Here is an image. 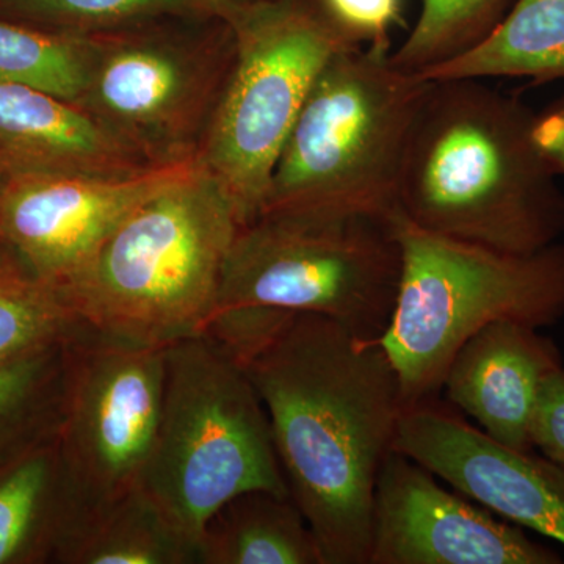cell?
I'll list each match as a JSON object with an SVG mask.
<instances>
[{"mask_svg":"<svg viewBox=\"0 0 564 564\" xmlns=\"http://www.w3.org/2000/svg\"><path fill=\"white\" fill-rule=\"evenodd\" d=\"M140 486L198 541L210 516L239 494L291 496L261 397L207 337L166 347L161 425Z\"/></svg>","mask_w":564,"mask_h":564,"instance_id":"cell-7","label":"cell"},{"mask_svg":"<svg viewBox=\"0 0 564 564\" xmlns=\"http://www.w3.org/2000/svg\"><path fill=\"white\" fill-rule=\"evenodd\" d=\"M432 80L355 47L322 70L274 163L259 217L400 212L404 155Z\"/></svg>","mask_w":564,"mask_h":564,"instance_id":"cell-5","label":"cell"},{"mask_svg":"<svg viewBox=\"0 0 564 564\" xmlns=\"http://www.w3.org/2000/svg\"><path fill=\"white\" fill-rule=\"evenodd\" d=\"M402 278L391 322L378 339L400 378L404 406L432 402L456 351L494 322L533 328L564 318V243L511 254L392 218Z\"/></svg>","mask_w":564,"mask_h":564,"instance_id":"cell-6","label":"cell"},{"mask_svg":"<svg viewBox=\"0 0 564 564\" xmlns=\"http://www.w3.org/2000/svg\"><path fill=\"white\" fill-rule=\"evenodd\" d=\"M229 24L236 57L198 162L245 226L261 212L274 163L322 70L340 52L362 46L317 0H258Z\"/></svg>","mask_w":564,"mask_h":564,"instance_id":"cell-8","label":"cell"},{"mask_svg":"<svg viewBox=\"0 0 564 564\" xmlns=\"http://www.w3.org/2000/svg\"><path fill=\"white\" fill-rule=\"evenodd\" d=\"M514 0H422L413 31L391 52L395 68L421 74L454 61L491 35Z\"/></svg>","mask_w":564,"mask_h":564,"instance_id":"cell-23","label":"cell"},{"mask_svg":"<svg viewBox=\"0 0 564 564\" xmlns=\"http://www.w3.org/2000/svg\"><path fill=\"white\" fill-rule=\"evenodd\" d=\"M65 343L0 364V467L57 436L65 391Z\"/></svg>","mask_w":564,"mask_h":564,"instance_id":"cell-21","label":"cell"},{"mask_svg":"<svg viewBox=\"0 0 564 564\" xmlns=\"http://www.w3.org/2000/svg\"><path fill=\"white\" fill-rule=\"evenodd\" d=\"M61 563L199 564V541L139 485L93 507Z\"/></svg>","mask_w":564,"mask_h":564,"instance_id":"cell-18","label":"cell"},{"mask_svg":"<svg viewBox=\"0 0 564 564\" xmlns=\"http://www.w3.org/2000/svg\"><path fill=\"white\" fill-rule=\"evenodd\" d=\"M199 564H323L291 496L254 489L221 505L199 536Z\"/></svg>","mask_w":564,"mask_h":564,"instance_id":"cell-17","label":"cell"},{"mask_svg":"<svg viewBox=\"0 0 564 564\" xmlns=\"http://www.w3.org/2000/svg\"><path fill=\"white\" fill-rule=\"evenodd\" d=\"M560 367L562 352L540 328L494 322L456 351L441 391L494 440L533 451L538 397L545 378Z\"/></svg>","mask_w":564,"mask_h":564,"instance_id":"cell-14","label":"cell"},{"mask_svg":"<svg viewBox=\"0 0 564 564\" xmlns=\"http://www.w3.org/2000/svg\"><path fill=\"white\" fill-rule=\"evenodd\" d=\"M82 325L61 292L32 274L0 280V364L65 343Z\"/></svg>","mask_w":564,"mask_h":564,"instance_id":"cell-24","label":"cell"},{"mask_svg":"<svg viewBox=\"0 0 564 564\" xmlns=\"http://www.w3.org/2000/svg\"><path fill=\"white\" fill-rule=\"evenodd\" d=\"M242 367L323 564H369L375 485L406 410L383 347L295 314Z\"/></svg>","mask_w":564,"mask_h":564,"instance_id":"cell-1","label":"cell"},{"mask_svg":"<svg viewBox=\"0 0 564 564\" xmlns=\"http://www.w3.org/2000/svg\"><path fill=\"white\" fill-rule=\"evenodd\" d=\"M533 139L552 172L564 176V98L536 113Z\"/></svg>","mask_w":564,"mask_h":564,"instance_id":"cell-27","label":"cell"},{"mask_svg":"<svg viewBox=\"0 0 564 564\" xmlns=\"http://www.w3.org/2000/svg\"><path fill=\"white\" fill-rule=\"evenodd\" d=\"M6 180H3L2 176H0V192H2L3 185H6Z\"/></svg>","mask_w":564,"mask_h":564,"instance_id":"cell-29","label":"cell"},{"mask_svg":"<svg viewBox=\"0 0 564 564\" xmlns=\"http://www.w3.org/2000/svg\"><path fill=\"white\" fill-rule=\"evenodd\" d=\"M522 527L437 484L436 475L392 448L372 503L369 564H562Z\"/></svg>","mask_w":564,"mask_h":564,"instance_id":"cell-12","label":"cell"},{"mask_svg":"<svg viewBox=\"0 0 564 564\" xmlns=\"http://www.w3.org/2000/svg\"><path fill=\"white\" fill-rule=\"evenodd\" d=\"M323 13L355 43L391 52V36L403 24L404 0H317Z\"/></svg>","mask_w":564,"mask_h":564,"instance_id":"cell-25","label":"cell"},{"mask_svg":"<svg viewBox=\"0 0 564 564\" xmlns=\"http://www.w3.org/2000/svg\"><path fill=\"white\" fill-rule=\"evenodd\" d=\"M76 104L0 82V176H131L152 169Z\"/></svg>","mask_w":564,"mask_h":564,"instance_id":"cell-15","label":"cell"},{"mask_svg":"<svg viewBox=\"0 0 564 564\" xmlns=\"http://www.w3.org/2000/svg\"><path fill=\"white\" fill-rule=\"evenodd\" d=\"M534 448L564 467V366L545 378L532 423Z\"/></svg>","mask_w":564,"mask_h":564,"instance_id":"cell-26","label":"cell"},{"mask_svg":"<svg viewBox=\"0 0 564 564\" xmlns=\"http://www.w3.org/2000/svg\"><path fill=\"white\" fill-rule=\"evenodd\" d=\"M258 0H0V17L87 35L163 20L231 22Z\"/></svg>","mask_w":564,"mask_h":564,"instance_id":"cell-20","label":"cell"},{"mask_svg":"<svg viewBox=\"0 0 564 564\" xmlns=\"http://www.w3.org/2000/svg\"><path fill=\"white\" fill-rule=\"evenodd\" d=\"M77 106L152 165L198 159L234 57L221 20H163L82 35Z\"/></svg>","mask_w":564,"mask_h":564,"instance_id":"cell-9","label":"cell"},{"mask_svg":"<svg viewBox=\"0 0 564 564\" xmlns=\"http://www.w3.org/2000/svg\"><path fill=\"white\" fill-rule=\"evenodd\" d=\"M393 448L514 525L564 545V467L518 451L423 402L400 417Z\"/></svg>","mask_w":564,"mask_h":564,"instance_id":"cell-13","label":"cell"},{"mask_svg":"<svg viewBox=\"0 0 564 564\" xmlns=\"http://www.w3.org/2000/svg\"><path fill=\"white\" fill-rule=\"evenodd\" d=\"M29 273L28 270L22 267L20 259L17 258L9 245L0 239V280L2 278L11 276V274Z\"/></svg>","mask_w":564,"mask_h":564,"instance_id":"cell-28","label":"cell"},{"mask_svg":"<svg viewBox=\"0 0 564 564\" xmlns=\"http://www.w3.org/2000/svg\"><path fill=\"white\" fill-rule=\"evenodd\" d=\"M0 82L25 85L73 104L85 82V40L0 17Z\"/></svg>","mask_w":564,"mask_h":564,"instance_id":"cell-22","label":"cell"},{"mask_svg":"<svg viewBox=\"0 0 564 564\" xmlns=\"http://www.w3.org/2000/svg\"><path fill=\"white\" fill-rule=\"evenodd\" d=\"M195 161L131 176H31L0 192V239L35 280L58 289L140 204L182 180Z\"/></svg>","mask_w":564,"mask_h":564,"instance_id":"cell-11","label":"cell"},{"mask_svg":"<svg viewBox=\"0 0 564 564\" xmlns=\"http://www.w3.org/2000/svg\"><path fill=\"white\" fill-rule=\"evenodd\" d=\"M534 118L484 80H432L404 155L400 214L511 254L558 242L564 192L534 143Z\"/></svg>","mask_w":564,"mask_h":564,"instance_id":"cell-2","label":"cell"},{"mask_svg":"<svg viewBox=\"0 0 564 564\" xmlns=\"http://www.w3.org/2000/svg\"><path fill=\"white\" fill-rule=\"evenodd\" d=\"M91 505L57 436L0 467V564L61 563Z\"/></svg>","mask_w":564,"mask_h":564,"instance_id":"cell-16","label":"cell"},{"mask_svg":"<svg viewBox=\"0 0 564 564\" xmlns=\"http://www.w3.org/2000/svg\"><path fill=\"white\" fill-rule=\"evenodd\" d=\"M239 228L231 199L198 163L140 204L57 291L106 336L151 347L202 336Z\"/></svg>","mask_w":564,"mask_h":564,"instance_id":"cell-4","label":"cell"},{"mask_svg":"<svg viewBox=\"0 0 564 564\" xmlns=\"http://www.w3.org/2000/svg\"><path fill=\"white\" fill-rule=\"evenodd\" d=\"M392 218L265 215L240 226L202 336L240 366L295 314L380 339L402 278Z\"/></svg>","mask_w":564,"mask_h":564,"instance_id":"cell-3","label":"cell"},{"mask_svg":"<svg viewBox=\"0 0 564 564\" xmlns=\"http://www.w3.org/2000/svg\"><path fill=\"white\" fill-rule=\"evenodd\" d=\"M421 77H516L533 85L564 80V0H514L488 39L454 61L425 70Z\"/></svg>","mask_w":564,"mask_h":564,"instance_id":"cell-19","label":"cell"},{"mask_svg":"<svg viewBox=\"0 0 564 564\" xmlns=\"http://www.w3.org/2000/svg\"><path fill=\"white\" fill-rule=\"evenodd\" d=\"M166 347L82 325L65 343L57 440L91 508L140 485L165 399Z\"/></svg>","mask_w":564,"mask_h":564,"instance_id":"cell-10","label":"cell"}]
</instances>
